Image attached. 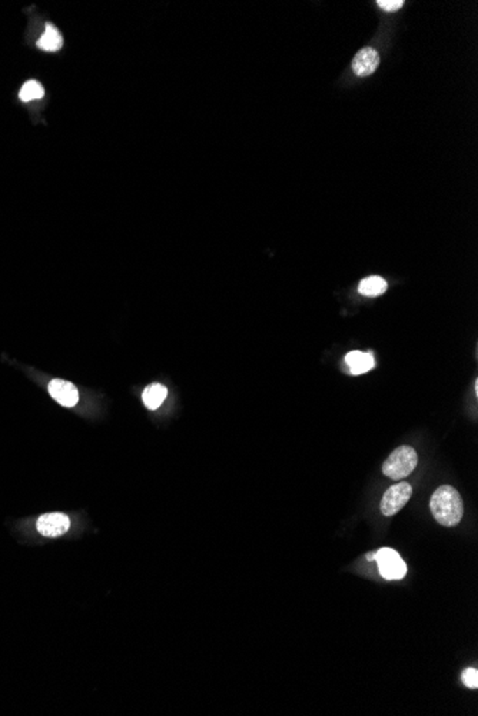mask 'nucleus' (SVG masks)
<instances>
[{"mask_svg": "<svg viewBox=\"0 0 478 716\" xmlns=\"http://www.w3.org/2000/svg\"><path fill=\"white\" fill-rule=\"evenodd\" d=\"M386 289H388V284L385 282V279H382L379 276L365 277L361 280L360 286H358L360 293L364 296H368V298L381 296L382 293H385Z\"/></svg>", "mask_w": 478, "mask_h": 716, "instance_id": "10", "label": "nucleus"}, {"mask_svg": "<svg viewBox=\"0 0 478 716\" xmlns=\"http://www.w3.org/2000/svg\"><path fill=\"white\" fill-rule=\"evenodd\" d=\"M43 95H45V90H43L42 85L39 82H35V80H29L20 89L19 98H20L22 102H31V101L42 99Z\"/></svg>", "mask_w": 478, "mask_h": 716, "instance_id": "12", "label": "nucleus"}, {"mask_svg": "<svg viewBox=\"0 0 478 716\" xmlns=\"http://www.w3.org/2000/svg\"><path fill=\"white\" fill-rule=\"evenodd\" d=\"M166 395H168V389L164 385L154 383L143 390L142 399H143V403L147 409L155 411L164 403V400L166 399Z\"/></svg>", "mask_w": 478, "mask_h": 716, "instance_id": "9", "label": "nucleus"}, {"mask_svg": "<svg viewBox=\"0 0 478 716\" xmlns=\"http://www.w3.org/2000/svg\"><path fill=\"white\" fill-rule=\"evenodd\" d=\"M431 513L435 520L447 527L460 523L464 513L463 499L458 490L450 485L440 486L431 496Z\"/></svg>", "mask_w": 478, "mask_h": 716, "instance_id": "1", "label": "nucleus"}, {"mask_svg": "<svg viewBox=\"0 0 478 716\" xmlns=\"http://www.w3.org/2000/svg\"><path fill=\"white\" fill-rule=\"evenodd\" d=\"M345 363L352 375H363L375 366V359L371 352L352 351L345 356Z\"/></svg>", "mask_w": 478, "mask_h": 716, "instance_id": "8", "label": "nucleus"}, {"mask_svg": "<svg viewBox=\"0 0 478 716\" xmlns=\"http://www.w3.org/2000/svg\"><path fill=\"white\" fill-rule=\"evenodd\" d=\"M377 5L385 12H397L403 8L404 2L403 0H379Z\"/></svg>", "mask_w": 478, "mask_h": 716, "instance_id": "14", "label": "nucleus"}, {"mask_svg": "<svg viewBox=\"0 0 478 716\" xmlns=\"http://www.w3.org/2000/svg\"><path fill=\"white\" fill-rule=\"evenodd\" d=\"M375 553L378 571L384 579L400 580L407 575V565L398 552L391 548H382Z\"/></svg>", "mask_w": 478, "mask_h": 716, "instance_id": "3", "label": "nucleus"}, {"mask_svg": "<svg viewBox=\"0 0 478 716\" xmlns=\"http://www.w3.org/2000/svg\"><path fill=\"white\" fill-rule=\"evenodd\" d=\"M412 495V488L407 482H401L398 485L391 486L384 493L381 501V512L385 516H393L398 513L410 501Z\"/></svg>", "mask_w": 478, "mask_h": 716, "instance_id": "4", "label": "nucleus"}, {"mask_svg": "<svg viewBox=\"0 0 478 716\" xmlns=\"http://www.w3.org/2000/svg\"><path fill=\"white\" fill-rule=\"evenodd\" d=\"M38 532L46 538L65 535L71 527V519L65 513H46L38 519Z\"/></svg>", "mask_w": 478, "mask_h": 716, "instance_id": "5", "label": "nucleus"}, {"mask_svg": "<svg viewBox=\"0 0 478 716\" xmlns=\"http://www.w3.org/2000/svg\"><path fill=\"white\" fill-rule=\"evenodd\" d=\"M62 45L64 39L61 34H59L52 24H48L45 29V34L38 41V46L46 52H56L62 48Z\"/></svg>", "mask_w": 478, "mask_h": 716, "instance_id": "11", "label": "nucleus"}, {"mask_svg": "<svg viewBox=\"0 0 478 716\" xmlns=\"http://www.w3.org/2000/svg\"><path fill=\"white\" fill-rule=\"evenodd\" d=\"M49 393L50 396L57 402L61 403L62 407H66V408H72L75 407V404L78 403L79 400V392L76 389V386L68 381H62V379H53L50 383H49Z\"/></svg>", "mask_w": 478, "mask_h": 716, "instance_id": "7", "label": "nucleus"}, {"mask_svg": "<svg viewBox=\"0 0 478 716\" xmlns=\"http://www.w3.org/2000/svg\"><path fill=\"white\" fill-rule=\"evenodd\" d=\"M418 462L417 452L410 446L396 449L382 465V474L393 481L407 478L415 469Z\"/></svg>", "mask_w": 478, "mask_h": 716, "instance_id": "2", "label": "nucleus"}, {"mask_svg": "<svg viewBox=\"0 0 478 716\" xmlns=\"http://www.w3.org/2000/svg\"><path fill=\"white\" fill-rule=\"evenodd\" d=\"M461 680L467 688L477 689L478 688V671L475 668L465 669L461 675Z\"/></svg>", "mask_w": 478, "mask_h": 716, "instance_id": "13", "label": "nucleus"}, {"mask_svg": "<svg viewBox=\"0 0 478 716\" xmlns=\"http://www.w3.org/2000/svg\"><path fill=\"white\" fill-rule=\"evenodd\" d=\"M375 556H377V553H371V555H368V556H367V559H368V560H375Z\"/></svg>", "mask_w": 478, "mask_h": 716, "instance_id": "15", "label": "nucleus"}, {"mask_svg": "<svg viewBox=\"0 0 478 716\" xmlns=\"http://www.w3.org/2000/svg\"><path fill=\"white\" fill-rule=\"evenodd\" d=\"M379 66V54L372 48H364L352 60V71L356 76L364 78L372 75Z\"/></svg>", "mask_w": 478, "mask_h": 716, "instance_id": "6", "label": "nucleus"}]
</instances>
